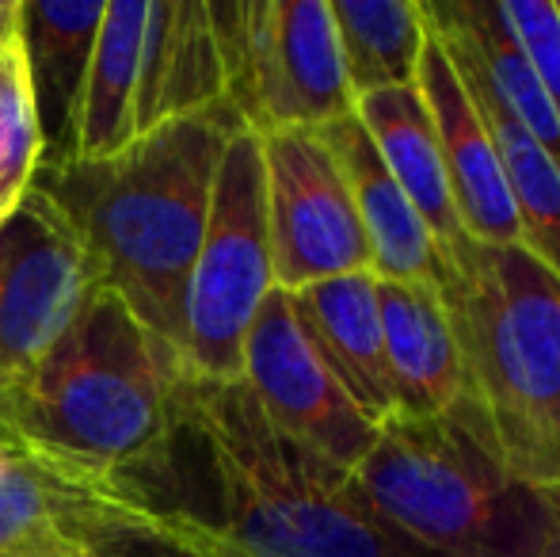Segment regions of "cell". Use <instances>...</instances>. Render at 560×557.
Instances as JSON below:
<instances>
[{
	"label": "cell",
	"mask_w": 560,
	"mask_h": 557,
	"mask_svg": "<svg viewBox=\"0 0 560 557\" xmlns=\"http://www.w3.org/2000/svg\"><path fill=\"white\" fill-rule=\"evenodd\" d=\"M187 371L115 290L96 287L50 351L0 390V431L156 508L184 431Z\"/></svg>",
	"instance_id": "cell-1"
},
{
	"label": "cell",
	"mask_w": 560,
	"mask_h": 557,
	"mask_svg": "<svg viewBox=\"0 0 560 557\" xmlns=\"http://www.w3.org/2000/svg\"><path fill=\"white\" fill-rule=\"evenodd\" d=\"M241 127L236 107L222 100L133 138L115 156L69 161L35 176V187L81 233L100 287L115 290L176 351L218 161Z\"/></svg>",
	"instance_id": "cell-2"
},
{
	"label": "cell",
	"mask_w": 560,
	"mask_h": 557,
	"mask_svg": "<svg viewBox=\"0 0 560 557\" xmlns=\"http://www.w3.org/2000/svg\"><path fill=\"white\" fill-rule=\"evenodd\" d=\"M184 420L207 500L195 520L244 557H446L382 520L320 454L287 439L244 382L187 379Z\"/></svg>",
	"instance_id": "cell-3"
},
{
	"label": "cell",
	"mask_w": 560,
	"mask_h": 557,
	"mask_svg": "<svg viewBox=\"0 0 560 557\" xmlns=\"http://www.w3.org/2000/svg\"><path fill=\"white\" fill-rule=\"evenodd\" d=\"M435 290L495 451L560 497V279L523 245L465 237L439 256Z\"/></svg>",
	"instance_id": "cell-4"
},
{
	"label": "cell",
	"mask_w": 560,
	"mask_h": 557,
	"mask_svg": "<svg viewBox=\"0 0 560 557\" xmlns=\"http://www.w3.org/2000/svg\"><path fill=\"white\" fill-rule=\"evenodd\" d=\"M389 527L446 557H546L549 497L503 462L469 397L439 417H393L351 469Z\"/></svg>",
	"instance_id": "cell-5"
},
{
	"label": "cell",
	"mask_w": 560,
	"mask_h": 557,
	"mask_svg": "<svg viewBox=\"0 0 560 557\" xmlns=\"http://www.w3.org/2000/svg\"><path fill=\"white\" fill-rule=\"evenodd\" d=\"M271 290L264 149L256 130L241 127L218 161L207 233L184 298L179 359L187 379L241 382L244 340Z\"/></svg>",
	"instance_id": "cell-6"
},
{
	"label": "cell",
	"mask_w": 560,
	"mask_h": 557,
	"mask_svg": "<svg viewBox=\"0 0 560 557\" xmlns=\"http://www.w3.org/2000/svg\"><path fill=\"white\" fill-rule=\"evenodd\" d=\"M210 23L248 130H320L354 112L328 0H229L210 4Z\"/></svg>",
	"instance_id": "cell-7"
},
{
	"label": "cell",
	"mask_w": 560,
	"mask_h": 557,
	"mask_svg": "<svg viewBox=\"0 0 560 557\" xmlns=\"http://www.w3.org/2000/svg\"><path fill=\"white\" fill-rule=\"evenodd\" d=\"M259 149L275 287L294 294L339 276H374L351 187L325 135L275 130L259 135Z\"/></svg>",
	"instance_id": "cell-8"
},
{
	"label": "cell",
	"mask_w": 560,
	"mask_h": 557,
	"mask_svg": "<svg viewBox=\"0 0 560 557\" xmlns=\"http://www.w3.org/2000/svg\"><path fill=\"white\" fill-rule=\"evenodd\" d=\"M100 287L81 233L31 187L0 222V390L20 382Z\"/></svg>",
	"instance_id": "cell-9"
},
{
	"label": "cell",
	"mask_w": 560,
	"mask_h": 557,
	"mask_svg": "<svg viewBox=\"0 0 560 557\" xmlns=\"http://www.w3.org/2000/svg\"><path fill=\"white\" fill-rule=\"evenodd\" d=\"M241 382L282 436L339 469H354L374 446L377 428L354 409L332 371L320 363L287 290L275 287L259 305L244 340Z\"/></svg>",
	"instance_id": "cell-10"
},
{
	"label": "cell",
	"mask_w": 560,
	"mask_h": 557,
	"mask_svg": "<svg viewBox=\"0 0 560 557\" xmlns=\"http://www.w3.org/2000/svg\"><path fill=\"white\" fill-rule=\"evenodd\" d=\"M416 84H420L423 104H428L431 123H435L450 199H454L465 237L480 241V245H523V225H518L492 135L472 107L454 61L439 46L435 31L428 38Z\"/></svg>",
	"instance_id": "cell-11"
},
{
	"label": "cell",
	"mask_w": 560,
	"mask_h": 557,
	"mask_svg": "<svg viewBox=\"0 0 560 557\" xmlns=\"http://www.w3.org/2000/svg\"><path fill=\"white\" fill-rule=\"evenodd\" d=\"M290 305L313 351L332 371L354 409L374 428L397 417L382 317H377V279L370 271H359V276L313 282L294 290Z\"/></svg>",
	"instance_id": "cell-12"
},
{
	"label": "cell",
	"mask_w": 560,
	"mask_h": 557,
	"mask_svg": "<svg viewBox=\"0 0 560 557\" xmlns=\"http://www.w3.org/2000/svg\"><path fill=\"white\" fill-rule=\"evenodd\" d=\"M225 100V69L207 0H156L141 31L133 130L164 127Z\"/></svg>",
	"instance_id": "cell-13"
},
{
	"label": "cell",
	"mask_w": 560,
	"mask_h": 557,
	"mask_svg": "<svg viewBox=\"0 0 560 557\" xmlns=\"http://www.w3.org/2000/svg\"><path fill=\"white\" fill-rule=\"evenodd\" d=\"M104 4L107 0L20 4V43L31 104L43 135V169H61L73 161L77 104L104 23Z\"/></svg>",
	"instance_id": "cell-14"
},
{
	"label": "cell",
	"mask_w": 560,
	"mask_h": 557,
	"mask_svg": "<svg viewBox=\"0 0 560 557\" xmlns=\"http://www.w3.org/2000/svg\"><path fill=\"white\" fill-rule=\"evenodd\" d=\"M320 135L332 146L339 172L351 187L359 225L370 245V268L374 279L385 282H439V248L431 241L428 225L420 222L416 207L405 199L397 179L389 176L385 161L377 156L374 141L366 138L362 123L351 115L320 127Z\"/></svg>",
	"instance_id": "cell-15"
},
{
	"label": "cell",
	"mask_w": 560,
	"mask_h": 557,
	"mask_svg": "<svg viewBox=\"0 0 560 557\" xmlns=\"http://www.w3.org/2000/svg\"><path fill=\"white\" fill-rule=\"evenodd\" d=\"M385 363L397 417H439L465 397L462 356L435 287L377 279Z\"/></svg>",
	"instance_id": "cell-16"
},
{
	"label": "cell",
	"mask_w": 560,
	"mask_h": 557,
	"mask_svg": "<svg viewBox=\"0 0 560 557\" xmlns=\"http://www.w3.org/2000/svg\"><path fill=\"white\" fill-rule=\"evenodd\" d=\"M354 119L362 123L366 138L374 141L377 156L385 161L389 176L405 192V199L416 207L420 222L428 225L439 256L465 241V230L457 222L454 199H450L443 153H439L435 123L423 104L420 84L408 89H385L354 100Z\"/></svg>",
	"instance_id": "cell-17"
},
{
	"label": "cell",
	"mask_w": 560,
	"mask_h": 557,
	"mask_svg": "<svg viewBox=\"0 0 560 557\" xmlns=\"http://www.w3.org/2000/svg\"><path fill=\"white\" fill-rule=\"evenodd\" d=\"M439 46H443L446 58L454 61L472 107H477L488 135H492L511 202H515L518 225H523V248L530 256H538V260L560 279V169L549 161L546 149L518 127L515 115L500 104V96L488 89V81L477 73V66H472L457 46L443 43V38H439Z\"/></svg>",
	"instance_id": "cell-18"
},
{
	"label": "cell",
	"mask_w": 560,
	"mask_h": 557,
	"mask_svg": "<svg viewBox=\"0 0 560 557\" xmlns=\"http://www.w3.org/2000/svg\"><path fill=\"white\" fill-rule=\"evenodd\" d=\"M145 0H107L100 23L96 50L84 73L81 104L73 127V161H104L138 138L133 130V100H138L141 31H145Z\"/></svg>",
	"instance_id": "cell-19"
},
{
	"label": "cell",
	"mask_w": 560,
	"mask_h": 557,
	"mask_svg": "<svg viewBox=\"0 0 560 557\" xmlns=\"http://www.w3.org/2000/svg\"><path fill=\"white\" fill-rule=\"evenodd\" d=\"M351 100L420 81L431 23L423 0H328Z\"/></svg>",
	"instance_id": "cell-20"
},
{
	"label": "cell",
	"mask_w": 560,
	"mask_h": 557,
	"mask_svg": "<svg viewBox=\"0 0 560 557\" xmlns=\"http://www.w3.org/2000/svg\"><path fill=\"white\" fill-rule=\"evenodd\" d=\"M58 557H233V550L199 520L161 512L118 485L77 515Z\"/></svg>",
	"instance_id": "cell-21"
},
{
	"label": "cell",
	"mask_w": 560,
	"mask_h": 557,
	"mask_svg": "<svg viewBox=\"0 0 560 557\" xmlns=\"http://www.w3.org/2000/svg\"><path fill=\"white\" fill-rule=\"evenodd\" d=\"M43 169V135L27 89L20 31L0 43V222L35 187Z\"/></svg>",
	"instance_id": "cell-22"
},
{
	"label": "cell",
	"mask_w": 560,
	"mask_h": 557,
	"mask_svg": "<svg viewBox=\"0 0 560 557\" xmlns=\"http://www.w3.org/2000/svg\"><path fill=\"white\" fill-rule=\"evenodd\" d=\"M503 23L518 38L523 54L530 58L541 89L560 123V15L553 0H495Z\"/></svg>",
	"instance_id": "cell-23"
},
{
	"label": "cell",
	"mask_w": 560,
	"mask_h": 557,
	"mask_svg": "<svg viewBox=\"0 0 560 557\" xmlns=\"http://www.w3.org/2000/svg\"><path fill=\"white\" fill-rule=\"evenodd\" d=\"M20 31V0H0V43Z\"/></svg>",
	"instance_id": "cell-24"
},
{
	"label": "cell",
	"mask_w": 560,
	"mask_h": 557,
	"mask_svg": "<svg viewBox=\"0 0 560 557\" xmlns=\"http://www.w3.org/2000/svg\"><path fill=\"white\" fill-rule=\"evenodd\" d=\"M546 557H560V497H549V543Z\"/></svg>",
	"instance_id": "cell-25"
},
{
	"label": "cell",
	"mask_w": 560,
	"mask_h": 557,
	"mask_svg": "<svg viewBox=\"0 0 560 557\" xmlns=\"http://www.w3.org/2000/svg\"><path fill=\"white\" fill-rule=\"evenodd\" d=\"M225 546H229V543H225ZM229 550H233V546H229ZM233 557H244V554H236V550H233Z\"/></svg>",
	"instance_id": "cell-26"
},
{
	"label": "cell",
	"mask_w": 560,
	"mask_h": 557,
	"mask_svg": "<svg viewBox=\"0 0 560 557\" xmlns=\"http://www.w3.org/2000/svg\"><path fill=\"white\" fill-rule=\"evenodd\" d=\"M553 4H557V15H560V0H553Z\"/></svg>",
	"instance_id": "cell-27"
}]
</instances>
